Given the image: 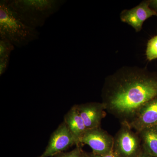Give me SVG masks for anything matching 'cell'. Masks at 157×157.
<instances>
[{"mask_svg": "<svg viewBox=\"0 0 157 157\" xmlns=\"http://www.w3.org/2000/svg\"><path fill=\"white\" fill-rule=\"evenodd\" d=\"M157 97V73L124 67L105 79L102 102L121 124H129L146 103Z\"/></svg>", "mask_w": 157, "mask_h": 157, "instance_id": "obj_1", "label": "cell"}, {"mask_svg": "<svg viewBox=\"0 0 157 157\" xmlns=\"http://www.w3.org/2000/svg\"><path fill=\"white\" fill-rule=\"evenodd\" d=\"M65 0H7L14 15L25 25L37 29L58 11Z\"/></svg>", "mask_w": 157, "mask_h": 157, "instance_id": "obj_2", "label": "cell"}, {"mask_svg": "<svg viewBox=\"0 0 157 157\" xmlns=\"http://www.w3.org/2000/svg\"><path fill=\"white\" fill-rule=\"evenodd\" d=\"M39 31L31 28L20 21L11 11L7 0L0 2V38L11 42L15 47L21 48L38 40Z\"/></svg>", "mask_w": 157, "mask_h": 157, "instance_id": "obj_3", "label": "cell"}, {"mask_svg": "<svg viewBox=\"0 0 157 157\" xmlns=\"http://www.w3.org/2000/svg\"><path fill=\"white\" fill-rule=\"evenodd\" d=\"M113 151L120 157H137L143 151L138 133L128 125L121 124L113 137Z\"/></svg>", "mask_w": 157, "mask_h": 157, "instance_id": "obj_4", "label": "cell"}, {"mask_svg": "<svg viewBox=\"0 0 157 157\" xmlns=\"http://www.w3.org/2000/svg\"><path fill=\"white\" fill-rule=\"evenodd\" d=\"M79 142L63 122L52 133L45 151L38 157H54L74 145L79 146Z\"/></svg>", "mask_w": 157, "mask_h": 157, "instance_id": "obj_5", "label": "cell"}, {"mask_svg": "<svg viewBox=\"0 0 157 157\" xmlns=\"http://www.w3.org/2000/svg\"><path fill=\"white\" fill-rule=\"evenodd\" d=\"M80 143L90 146L94 154L104 155L113 151V137L99 127L87 130Z\"/></svg>", "mask_w": 157, "mask_h": 157, "instance_id": "obj_6", "label": "cell"}, {"mask_svg": "<svg viewBox=\"0 0 157 157\" xmlns=\"http://www.w3.org/2000/svg\"><path fill=\"white\" fill-rule=\"evenodd\" d=\"M153 16L157 17V14L150 8L149 0H146L132 9L123 10L121 12L120 18L122 21L139 32L142 29L144 22Z\"/></svg>", "mask_w": 157, "mask_h": 157, "instance_id": "obj_7", "label": "cell"}, {"mask_svg": "<svg viewBox=\"0 0 157 157\" xmlns=\"http://www.w3.org/2000/svg\"><path fill=\"white\" fill-rule=\"evenodd\" d=\"M74 106L87 130L100 127L101 121L106 115V109L103 103L90 102Z\"/></svg>", "mask_w": 157, "mask_h": 157, "instance_id": "obj_8", "label": "cell"}, {"mask_svg": "<svg viewBox=\"0 0 157 157\" xmlns=\"http://www.w3.org/2000/svg\"><path fill=\"white\" fill-rule=\"evenodd\" d=\"M157 124V97L146 103L128 125L139 132Z\"/></svg>", "mask_w": 157, "mask_h": 157, "instance_id": "obj_9", "label": "cell"}, {"mask_svg": "<svg viewBox=\"0 0 157 157\" xmlns=\"http://www.w3.org/2000/svg\"><path fill=\"white\" fill-rule=\"evenodd\" d=\"M64 122L80 144V140L87 129L75 106H73L65 116Z\"/></svg>", "mask_w": 157, "mask_h": 157, "instance_id": "obj_10", "label": "cell"}, {"mask_svg": "<svg viewBox=\"0 0 157 157\" xmlns=\"http://www.w3.org/2000/svg\"><path fill=\"white\" fill-rule=\"evenodd\" d=\"M137 133L144 151L152 157H157V124Z\"/></svg>", "mask_w": 157, "mask_h": 157, "instance_id": "obj_11", "label": "cell"}, {"mask_svg": "<svg viewBox=\"0 0 157 157\" xmlns=\"http://www.w3.org/2000/svg\"><path fill=\"white\" fill-rule=\"evenodd\" d=\"M146 56L149 61L157 59V35L148 40L147 45Z\"/></svg>", "mask_w": 157, "mask_h": 157, "instance_id": "obj_12", "label": "cell"}, {"mask_svg": "<svg viewBox=\"0 0 157 157\" xmlns=\"http://www.w3.org/2000/svg\"><path fill=\"white\" fill-rule=\"evenodd\" d=\"M15 46L6 39L0 38V59L10 58Z\"/></svg>", "mask_w": 157, "mask_h": 157, "instance_id": "obj_13", "label": "cell"}, {"mask_svg": "<svg viewBox=\"0 0 157 157\" xmlns=\"http://www.w3.org/2000/svg\"><path fill=\"white\" fill-rule=\"evenodd\" d=\"M83 151L79 146L76 147L73 150L69 152L60 153L54 156V157H81Z\"/></svg>", "mask_w": 157, "mask_h": 157, "instance_id": "obj_14", "label": "cell"}, {"mask_svg": "<svg viewBox=\"0 0 157 157\" xmlns=\"http://www.w3.org/2000/svg\"><path fill=\"white\" fill-rule=\"evenodd\" d=\"M10 58L0 59V75H2L8 69L9 63Z\"/></svg>", "mask_w": 157, "mask_h": 157, "instance_id": "obj_15", "label": "cell"}, {"mask_svg": "<svg viewBox=\"0 0 157 157\" xmlns=\"http://www.w3.org/2000/svg\"><path fill=\"white\" fill-rule=\"evenodd\" d=\"M91 157H120L113 151L108 153L104 155H97L91 153H89Z\"/></svg>", "mask_w": 157, "mask_h": 157, "instance_id": "obj_16", "label": "cell"}, {"mask_svg": "<svg viewBox=\"0 0 157 157\" xmlns=\"http://www.w3.org/2000/svg\"><path fill=\"white\" fill-rule=\"evenodd\" d=\"M149 7L157 14V0H149Z\"/></svg>", "mask_w": 157, "mask_h": 157, "instance_id": "obj_17", "label": "cell"}, {"mask_svg": "<svg viewBox=\"0 0 157 157\" xmlns=\"http://www.w3.org/2000/svg\"><path fill=\"white\" fill-rule=\"evenodd\" d=\"M137 157H152L149 155L147 154L143 150L140 154L138 155Z\"/></svg>", "mask_w": 157, "mask_h": 157, "instance_id": "obj_18", "label": "cell"}, {"mask_svg": "<svg viewBox=\"0 0 157 157\" xmlns=\"http://www.w3.org/2000/svg\"><path fill=\"white\" fill-rule=\"evenodd\" d=\"M81 157H91V156L90 155L89 153H87L83 151Z\"/></svg>", "mask_w": 157, "mask_h": 157, "instance_id": "obj_19", "label": "cell"}]
</instances>
